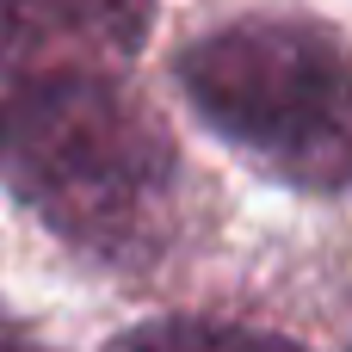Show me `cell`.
Masks as SVG:
<instances>
[{
  "instance_id": "1",
  "label": "cell",
  "mask_w": 352,
  "mask_h": 352,
  "mask_svg": "<svg viewBox=\"0 0 352 352\" xmlns=\"http://www.w3.org/2000/svg\"><path fill=\"white\" fill-rule=\"evenodd\" d=\"M0 192L105 272L155 266L186 223L179 142L118 74L12 80L0 93Z\"/></svg>"
},
{
  "instance_id": "2",
  "label": "cell",
  "mask_w": 352,
  "mask_h": 352,
  "mask_svg": "<svg viewBox=\"0 0 352 352\" xmlns=\"http://www.w3.org/2000/svg\"><path fill=\"white\" fill-rule=\"evenodd\" d=\"M198 124L266 179L352 198V50L303 19H229L173 62Z\"/></svg>"
},
{
  "instance_id": "3",
  "label": "cell",
  "mask_w": 352,
  "mask_h": 352,
  "mask_svg": "<svg viewBox=\"0 0 352 352\" xmlns=\"http://www.w3.org/2000/svg\"><path fill=\"white\" fill-rule=\"evenodd\" d=\"M161 0H0V74H124L155 31Z\"/></svg>"
},
{
  "instance_id": "4",
  "label": "cell",
  "mask_w": 352,
  "mask_h": 352,
  "mask_svg": "<svg viewBox=\"0 0 352 352\" xmlns=\"http://www.w3.org/2000/svg\"><path fill=\"white\" fill-rule=\"evenodd\" d=\"M111 352H303L291 334L248 328V322H210V316H167L130 328Z\"/></svg>"
},
{
  "instance_id": "5",
  "label": "cell",
  "mask_w": 352,
  "mask_h": 352,
  "mask_svg": "<svg viewBox=\"0 0 352 352\" xmlns=\"http://www.w3.org/2000/svg\"><path fill=\"white\" fill-rule=\"evenodd\" d=\"M0 352H50V346H12V340H0Z\"/></svg>"
}]
</instances>
